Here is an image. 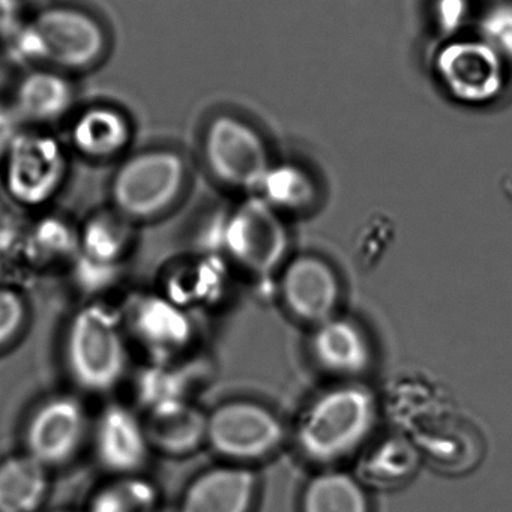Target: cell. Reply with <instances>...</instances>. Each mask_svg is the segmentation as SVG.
<instances>
[{
	"mask_svg": "<svg viewBox=\"0 0 512 512\" xmlns=\"http://www.w3.org/2000/svg\"><path fill=\"white\" fill-rule=\"evenodd\" d=\"M373 392L358 383L329 389L302 416L298 442L316 461L329 463L355 451L376 424Z\"/></svg>",
	"mask_w": 512,
	"mask_h": 512,
	"instance_id": "6da1fadb",
	"label": "cell"
},
{
	"mask_svg": "<svg viewBox=\"0 0 512 512\" xmlns=\"http://www.w3.org/2000/svg\"><path fill=\"white\" fill-rule=\"evenodd\" d=\"M65 362L74 382L89 392L115 388L127 370L128 352L121 320L110 308H80L65 335Z\"/></svg>",
	"mask_w": 512,
	"mask_h": 512,
	"instance_id": "7a4b0ae2",
	"label": "cell"
},
{
	"mask_svg": "<svg viewBox=\"0 0 512 512\" xmlns=\"http://www.w3.org/2000/svg\"><path fill=\"white\" fill-rule=\"evenodd\" d=\"M10 38L14 56L20 61L49 62L70 70L89 67L106 49V37L97 20L73 8L43 11Z\"/></svg>",
	"mask_w": 512,
	"mask_h": 512,
	"instance_id": "3957f363",
	"label": "cell"
},
{
	"mask_svg": "<svg viewBox=\"0 0 512 512\" xmlns=\"http://www.w3.org/2000/svg\"><path fill=\"white\" fill-rule=\"evenodd\" d=\"M505 59L478 37L443 41L433 71L449 98L469 107L494 103L505 89Z\"/></svg>",
	"mask_w": 512,
	"mask_h": 512,
	"instance_id": "277c9868",
	"label": "cell"
},
{
	"mask_svg": "<svg viewBox=\"0 0 512 512\" xmlns=\"http://www.w3.org/2000/svg\"><path fill=\"white\" fill-rule=\"evenodd\" d=\"M184 181L185 164L178 154L143 152L125 161L116 173L113 202L124 217H155L178 199Z\"/></svg>",
	"mask_w": 512,
	"mask_h": 512,
	"instance_id": "5b68a950",
	"label": "cell"
},
{
	"mask_svg": "<svg viewBox=\"0 0 512 512\" xmlns=\"http://www.w3.org/2000/svg\"><path fill=\"white\" fill-rule=\"evenodd\" d=\"M205 158L212 175L236 190L256 194L272 160L262 134L244 119L218 116L205 134Z\"/></svg>",
	"mask_w": 512,
	"mask_h": 512,
	"instance_id": "8992f818",
	"label": "cell"
},
{
	"mask_svg": "<svg viewBox=\"0 0 512 512\" xmlns=\"http://www.w3.org/2000/svg\"><path fill=\"white\" fill-rule=\"evenodd\" d=\"M223 242L230 256L251 271L268 272L281 260L289 245L280 212L259 196H251L223 221Z\"/></svg>",
	"mask_w": 512,
	"mask_h": 512,
	"instance_id": "52a82bcc",
	"label": "cell"
},
{
	"mask_svg": "<svg viewBox=\"0 0 512 512\" xmlns=\"http://www.w3.org/2000/svg\"><path fill=\"white\" fill-rule=\"evenodd\" d=\"M283 436L280 419L262 404L230 401L208 415L206 442L230 460L265 457L278 448Z\"/></svg>",
	"mask_w": 512,
	"mask_h": 512,
	"instance_id": "ba28073f",
	"label": "cell"
},
{
	"mask_svg": "<svg viewBox=\"0 0 512 512\" xmlns=\"http://www.w3.org/2000/svg\"><path fill=\"white\" fill-rule=\"evenodd\" d=\"M67 173L64 149L53 137L22 133L5 157V185L17 203L37 208L53 199Z\"/></svg>",
	"mask_w": 512,
	"mask_h": 512,
	"instance_id": "9c48e42d",
	"label": "cell"
},
{
	"mask_svg": "<svg viewBox=\"0 0 512 512\" xmlns=\"http://www.w3.org/2000/svg\"><path fill=\"white\" fill-rule=\"evenodd\" d=\"M88 433L85 407L71 395L44 401L29 419L26 452L46 467L61 466L79 452Z\"/></svg>",
	"mask_w": 512,
	"mask_h": 512,
	"instance_id": "30bf717a",
	"label": "cell"
},
{
	"mask_svg": "<svg viewBox=\"0 0 512 512\" xmlns=\"http://www.w3.org/2000/svg\"><path fill=\"white\" fill-rule=\"evenodd\" d=\"M281 293L293 316L319 325L334 317L341 287L329 263L316 256H301L287 265Z\"/></svg>",
	"mask_w": 512,
	"mask_h": 512,
	"instance_id": "8fae6325",
	"label": "cell"
},
{
	"mask_svg": "<svg viewBox=\"0 0 512 512\" xmlns=\"http://www.w3.org/2000/svg\"><path fill=\"white\" fill-rule=\"evenodd\" d=\"M145 421L124 404H110L95 427V454L104 469L119 476L134 475L148 460Z\"/></svg>",
	"mask_w": 512,
	"mask_h": 512,
	"instance_id": "7c38bea8",
	"label": "cell"
},
{
	"mask_svg": "<svg viewBox=\"0 0 512 512\" xmlns=\"http://www.w3.org/2000/svg\"><path fill=\"white\" fill-rule=\"evenodd\" d=\"M128 323L137 340L157 355L187 346L193 328L187 313L167 296L143 295L128 307Z\"/></svg>",
	"mask_w": 512,
	"mask_h": 512,
	"instance_id": "4fadbf2b",
	"label": "cell"
},
{
	"mask_svg": "<svg viewBox=\"0 0 512 512\" xmlns=\"http://www.w3.org/2000/svg\"><path fill=\"white\" fill-rule=\"evenodd\" d=\"M256 485V476L244 467H214L188 485L179 512H250Z\"/></svg>",
	"mask_w": 512,
	"mask_h": 512,
	"instance_id": "5bb4252c",
	"label": "cell"
},
{
	"mask_svg": "<svg viewBox=\"0 0 512 512\" xmlns=\"http://www.w3.org/2000/svg\"><path fill=\"white\" fill-rule=\"evenodd\" d=\"M145 427L151 448L182 457L206 442L208 415L187 400L170 401L148 409Z\"/></svg>",
	"mask_w": 512,
	"mask_h": 512,
	"instance_id": "9a60e30c",
	"label": "cell"
},
{
	"mask_svg": "<svg viewBox=\"0 0 512 512\" xmlns=\"http://www.w3.org/2000/svg\"><path fill=\"white\" fill-rule=\"evenodd\" d=\"M313 355L329 373L358 376L371 364V346L359 325L331 317L319 323L313 337Z\"/></svg>",
	"mask_w": 512,
	"mask_h": 512,
	"instance_id": "2e32d148",
	"label": "cell"
},
{
	"mask_svg": "<svg viewBox=\"0 0 512 512\" xmlns=\"http://www.w3.org/2000/svg\"><path fill=\"white\" fill-rule=\"evenodd\" d=\"M49 467L26 452L0 461V512H37L49 494Z\"/></svg>",
	"mask_w": 512,
	"mask_h": 512,
	"instance_id": "e0dca14e",
	"label": "cell"
},
{
	"mask_svg": "<svg viewBox=\"0 0 512 512\" xmlns=\"http://www.w3.org/2000/svg\"><path fill=\"white\" fill-rule=\"evenodd\" d=\"M70 82L53 71H34L20 82L16 92V112L34 122H52L62 118L73 104Z\"/></svg>",
	"mask_w": 512,
	"mask_h": 512,
	"instance_id": "ac0fdd59",
	"label": "cell"
},
{
	"mask_svg": "<svg viewBox=\"0 0 512 512\" xmlns=\"http://www.w3.org/2000/svg\"><path fill=\"white\" fill-rule=\"evenodd\" d=\"M71 134L74 146L86 157L110 158L127 146L130 125L118 110L98 106L79 116Z\"/></svg>",
	"mask_w": 512,
	"mask_h": 512,
	"instance_id": "d6986e66",
	"label": "cell"
},
{
	"mask_svg": "<svg viewBox=\"0 0 512 512\" xmlns=\"http://www.w3.org/2000/svg\"><path fill=\"white\" fill-rule=\"evenodd\" d=\"M368 511L367 493L349 473H320L308 482L302 496V512Z\"/></svg>",
	"mask_w": 512,
	"mask_h": 512,
	"instance_id": "ffe728a7",
	"label": "cell"
},
{
	"mask_svg": "<svg viewBox=\"0 0 512 512\" xmlns=\"http://www.w3.org/2000/svg\"><path fill=\"white\" fill-rule=\"evenodd\" d=\"M253 196L265 200L277 212L304 211L313 205L317 188L307 170L292 163L272 164Z\"/></svg>",
	"mask_w": 512,
	"mask_h": 512,
	"instance_id": "44dd1931",
	"label": "cell"
},
{
	"mask_svg": "<svg viewBox=\"0 0 512 512\" xmlns=\"http://www.w3.org/2000/svg\"><path fill=\"white\" fill-rule=\"evenodd\" d=\"M124 215L101 214L88 221L79 236L82 257L98 265L116 266L127 250L130 235Z\"/></svg>",
	"mask_w": 512,
	"mask_h": 512,
	"instance_id": "7402d4cb",
	"label": "cell"
},
{
	"mask_svg": "<svg viewBox=\"0 0 512 512\" xmlns=\"http://www.w3.org/2000/svg\"><path fill=\"white\" fill-rule=\"evenodd\" d=\"M157 497L155 485L148 479L121 476L98 491L89 512H152L157 506Z\"/></svg>",
	"mask_w": 512,
	"mask_h": 512,
	"instance_id": "603a6c76",
	"label": "cell"
},
{
	"mask_svg": "<svg viewBox=\"0 0 512 512\" xmlns=\"http://www.w3.org/2000/svg\"><path fill=\"white\" fill-rule=\"evenodd\" d=\"M28 247L35 259L52 260L79 247V238L64 221L47 218L32 230Z\"/></svg>",
	"mask_w": 512,
	"mask_h": 512,
	"instance_id": "cb8c5ba5",
	"label": "cell"
},
{
	"mask_svg": "<svg viewBox=\"0 0 512 512\" xmlns=\"http://www.w3.org/2000/svg\"><path fill=\"white\" fill-rule=\"evenodd\" d=\"M478 38L499 53L505 61H512V4L500 2L482 13L478 23Z\"/></svg>",
	"mask_w": 512,
	"mask_h": 512,
	"instance_id": "d4e9b609",
	"label": "cell"
},
{
	"mask_svg": "<svg viewBox=\"0 0 512 512\" xmlns=\"http://www.w3.org/2000/svg\"><path fill=\"white\" fill-rule=\"evenodd\" d=\"M472 11L470 0H433L431 19L442 43L463 37L464 29L472 22Z\"/></svg>",
	"mask_w": 512,
	"mask_h": 512,
	"instance_id": "484cf974",
	"label": "cell"
},
{
	"mask_svg": "<svg viewBox=\"0 0 512 512\" xmlns=\"http://www.w3.org/2000/svg\"><path fill=\"white\" fill-rule=\"evenodd\" d=\"M26 302L17 290L0 286V347L7 346L25 326Z\"/></svg>",
	"mask_w": 512,
	"mask_h": 512,
	"instance_id": "4316f807",
	"label": "cell"
},
{
	"mask_svg": "<svg viewBox=\"0 0 512 512\" xmlns=\"http://www.w3.org/2000/svg\"><path fill=\"white\" fill-rule=\"evenodd\" d=\"M20 121L22 118L16 109H10V107L0 104V158L7 157L8 152L22 134Z\"/></svg>",
	"mask_w": 512,
	"mask_h": 512,
	"instance_id": "83f0119b",
	"label": "cell"
},
{
	"mask_svg": "<svg viewBox=\"0 0 512 512\" xmlns=\"http://www.w3.org/2000/svg\"><path fill=\"white\" fill-rule=\"evenodd\" d=\"M19 28V0H0V37H11Z\"/></svg>",
	"mask_w": 512,
	"mask_h": 512,
	"instance_id": "f1b7e54d",
	"label": "cell"
},
{
	"mask_svg": "<svg viewBox=\"0 0 512 512\" xmlns=\"http://www.w3.org/2000/svg\"><path fill=\"white\" fill-rule=\"evenodd\" d=\"M56 512H77V511H56Z\"/></svg>",
	"mask_w": 512,
	"mask_h": 512,
	"instance_id": "f546056e",
	"label": "cell"
}]
</instances>
